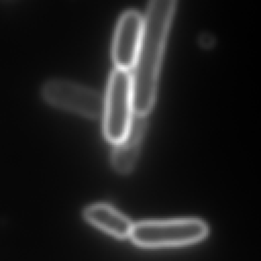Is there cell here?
<instances>
[{
  "mask_svg": "<svg viewBox=\"0 0 261 261\" xmlns=\"http://www.w3.org/2000/svg\"><path fill=\"white\" fill-rule=\"evenodd\" d=\"M175 9L174 0H153L143 15L142 40L130 71L136 114L148 116L155 104L161 61Z\"/></svg>",
  "mask_w": 261,
  "mask_h": 261,
  "instance_id": "6da1fadb",
  "label": "cell"
},
{
  "mask_svg": "<svg viewBox=\"0 0 261 261\" xmlns=\"http://www.w3.org/2000/svg\"><path fill=\"white\" fill-rule=\"evenodd\" d=\"M208 234L207 224L198 218L144 220L134 224L129 238L137 246L163 248L198 243Z\"/></svg>",
  "mask_w": 261,
  "mask_h": 261,
  "instance_id": "7a4b0ae2",
  "label": "cell"
},
{
  "mask_svg": "<svg viewBox=\"0 0 261 261\" xmlns=\"http://www.w3.org/2000/svg\"><path fill=\"white\" fill-rule=\"evenodd\" d=\"M103 133L107 141H121L135 116L132 75L129 70L114 67L111 71L103 108Z\"/></svg>",
  "mask_w": 261,
  "mask_h": 261,
  "instance_id": "3957f363",
  "label": "cell"
},
{
  "mask_svg": "<svg viewBox=\"0 0 261 261\" xmlns=\"http://www.w3.org/2000/svg\"><path fill=\"white\" fill-rule=\"evenodd\" d=\"M42 96L50 105L88 117L103 114L104 97L95 89L65 79H50L42 87Z\"/></svg>",
  "mask_w": 261,
  "mask_h": 261,
  "instance_id": "277c9868",
  "label": "cell"
},
{
  "mask_svg": "<svg viewBox=\"0 0 261 261\" xmlns=\"http://www.w3.org/2000/svg\"><path fill=\"white\" fill-rule=\"evenodd\" d=\"M144 17L136 9L123 11L114 31L111 55L115 67L132 70L141 44Z\"/></svg>",
  "mask_w": 261,
  "mask_h": 261,
  "instance_id": "5b68a950",
  "label": "cell"
},
{
  "mask_svg": "<svg viewBox=\"0 0 261 261\" xmlns=\"http://www.w3.org/2000/svg\"><path fill=\"white\" fill-rule=\"evenodd\" d=\"M147 129V115L135 113L127 134L121 141L113 144L111 150V166L117 173L126 175L134 171L140 158L142 144Z\"/></svg>",
  "mask_w": 261,
  "mask_h": 261,
  "instance_id": "8992f818",
  "label": "cell"
},
{
  "mask_svg": "<svg viewBox=\"0 0 261 261\" xmlns=\"http://www.w3.org/2000/svg\"><path fill=\"white\" fill-rule=\"evenodd\" d=\"M84 218L93 226L117 238H129L134 223L124 214L106 203H95L85 208Z\"/></svg>",
  "mask_w": 261,
  "mask_h": 261,
  "instance_id": "52a82bcc",
  "label": "cell"
}]
</instances>
